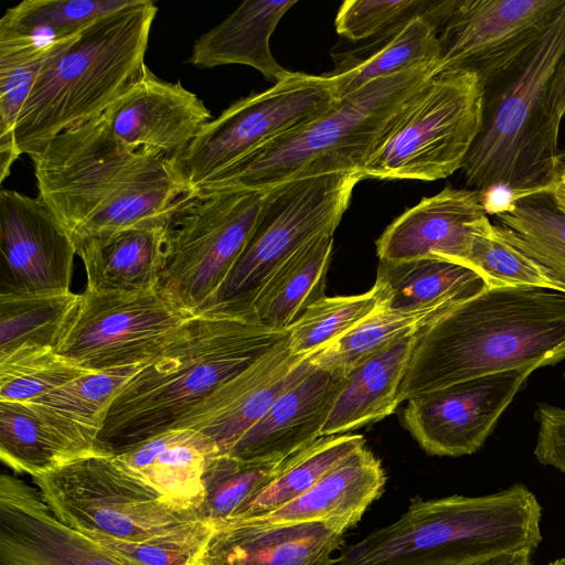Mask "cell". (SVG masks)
Wrapping results in <instances>:
<instances>
[{"label":"cell","mask_w":565,"mask_h":565,"mask_svg":"<svg viewBox=\"0 0 565 565\" xmlns=\"http://www.w3.org/2000/svg\"><path fill=\"white\" fill-rule=\"evenodd\" d=\"M30 158L38 195L76 255L128 228L170 223L198 194L177 160L150 148L120 146L99 116L58 135Z\"/></svg>","instance_id":"obj_1"},{"label":"cell","mask_w":565,"mask_h":565,"mask_svg":"<svg viewBox=\"0 0 565 565\" xmlns=\"http://www.w3.org/2000/svg\"><path fill=\"white\" fill-rule=\"evenodd\" d=\"M287 333L260 323L252 309L216 305L198 312L121 387L97 451L117 455L174 428Z\"/></svg>","instance_id":"obj_2"},{"label":"cell","mask_w":565,"mask_h":565,"mask_svg":"<svg viewBox=\"0 0 565 565\" xmlns=\"http://www.w3.org/2000/svg\"><path fill=\"white\" fill-rule=\"evenodd\" d=\"M565 360V292L488 288L418 333L397 399Z\"/></svg>","instance_id":"obj_3"},{"label":"cell","mask_w":565,"mask_h":565,"mask_svg":"<svg viewBox=\"0 0 565 565\" xmlns=\"http://www.w3.org/2000/svg\"><path fill=\"white\" fill-rule=\"evenodd\" d=\"M565 54V2L533 50L486 89L481 129L461 168L469 189L510 198L551 190L565 167L553 84Z\"/></svg>","instance_id":"obj_4"},{"label":"cell","mask_w":565,"mask_h":565,"mask_svg":"<svg viewBox=\"0 0 565 565\" xmlns=\"http://www.w3.org/2000/svg\"><path fill=\"white\" fill-rule=\"evenodd\" d=\"M542 507L524 484L499 492L412 499L392 524L348 546L342 565H471L522 550L543 536Z\"/></svg>","instance_id":"obj_5"},{"label":"cell","mask_w":565,"mask_h":565,"mask_svg":"<svg viewBox=\"0 0 565 565\" xmlns=\"http://www.w3.org/2000/svg\"><path fill=\"white\" fill-rule=\"evenodd\" d=\"M157 13L153 1L140 0L63 40L42 66L19 114L20 154L41 152L58 135L106 110L145 65Z\"/></svg>","instance_id":"obj_6"},{"label":"cell","mask_w":565,"mask_h":565,"mask_svg":"<svg viewBox=\"0 0 565 565\" xmlns=\"http://www.w3.org/2000/svg\"><path fill=\"white\" fill-rule=\"evenodd\" d=\"M438 72L440 62L426 63L374 79L198 190L225 186L267 190L294 179L361 173L399 113Z\"/></svg>","instance_id":"obj_7"},{"label":"cell","mask_w":565,"mask_h":565,"mask_svg":"<svg viewBox=\"0 0 565 565\" xmlns=\"http://www.w3.org/2000/svg\"><path fill=\"white\" fill-rule=\"evenodd\" d=\"M486 87L468 70L434 74L390 126L362 179L435 181L461 169L483 119Z\"/></svg>","instance_id":"obj_8"},{"label":"cell","mask_w":565,"mask_h":565,"mask_svg":"<svg viewBox=\"0 0 565 565\" xmlns=\"http://www.w3.org/2000/svg\"><path fill=\"white\" fill-rule=\"evenodd\" d=\"M32 480L55 518L86 536L139 542L205 521L168 502L105 452L75 459Z\"/></svg>","instance_id":"obj_9"},{"label":"cell","mask_w":565,"mask_h":565,"mask_svg":"<svg viewBox=\"0 0 565 565\" xmlns=\"http://www.w3.org/2000/svg\"><path fill=\"white\" fill-rule=\"evenodd\" d=\"M359 171L294 179L265 190L241 256L214 305L249 309L265 282L313 241L333 235L348 210Z\"/></svg>","instance_id":"obj_10"},{"label":"cell","mask_w":565,"mask_h":565,"mask_svg":"<svg viewBox=\"0 0 565 565\" xmlns=\"http://www.w3.org/2000/svg\"><path fill=\"white\" fill-rule=\"evenodd\" d=\"M265 190H198L172 217L162 285L194 312L213 307L216 294L245 248Z\"/></svg>","instance_id":"obj_11"},{"label":"cell","mask_w":565,"mask_h":565,"mask_svg":"<svg viewBox=\"0 0 565 565\" xmlns=\"http://www.w3.org/2000/svg\"><path fill=\"white\" fill-rule=\"evenodd\" d=\"M338 99L332 76L290 72L266 90L235 100L205 124L179 158L178 166L198 190L213 177L318 117Z\"/></svg>","instance_id":"obj_12"},{"label":"cell","mask_w":565,"mask_h":565,"mask_svg":"<svg viewBox=\"0 0 565 565\" xmlns=\"http://www.w3.org/2000/svg\"><path fill=\"white\" fill-rule=\"evenodd\" d=\"M198 312L163 285L146 292H81L54 349L93 372L149 362Z\"/></svg>","instance_id":"obj_13"},{"label":"cell","mask_w":565,"mask_h":565,"mask_svg":"<svg viewBox=\"0 0 565 565\" xmlns=\"http://www.w3.org/2000/svg\"><path fill=\"white\" fill-rule=\"evenodd\" d=\"M565 0H457L439 32L440 71L475 72L486 89L545 34Z\"/></svg>","instance_id":"obj_14"},{"label":"cell","mask_w":565,"mask_h":565,"mask_svg":"<svg viewBox=\"0 0 565 565\" xmlns=\"http://www.w3.org/2000/svg\"><path fill=\"white\" fill-rule=\"evenodd\" d=\"M535 370L491 373L414 396L406 401L404 426L428 455L475 454Z\"/></svg>","instance_id":"obj_15"},{"label":"cell","mask_w":565,"mask_h":565,"mask_svg":"<svg viewBox=\"0 0 565 565\" xmlns=\"http://www.w3.org/2000/svg\"><path fill=\"white\" fill-rule=\"evenodd\" d=\"M0 292L71 289L75 247L41 196L0 192Z\"/></svg>","instance_id":"obj_16"},{"label":"cell","mask_w":565,"mask_h":565,"mask_svg":"<svg viewBox=\"0 0 565 565\" xmlns=\"http://www.w3.org/2000/svg\"><path fill=\"white\" fill-rule=\"evenodd\" d=\"M99 118L120 146L150 148L177 161L213 119L196 94L180 81L159 78L146 64Z\"/></svg>","instance_id":"obj_17"},{"label":"cell","mask_w":565,"mask_h":565,"mask_svg":"<svg viewBox=\"0 0 565 565\" xmlns=\"http://www.w3.org/2000/svg\"><path fill=\"white\" fill-rule=\"evenodd\" d=\"M312 355L291 354L287 333L250 365L214 390L174 428L196 430L210 438L220 454H226L288 387L315 367Z\"/></svg>","instance_id":"obj_18"},{"label":"cell","mask_w":565,"mask_h":565,"mask_svg":"<svg viewBox=\"0 0 565 565\" xmlns=\"http://www.w3.org/2000/svg\"><path fill=\"white\" fill-rule=\"evenodd\" d=\"M0 565H132L55 518L38 489L0 477Z\"/></svg>","instance_id":"obj_19"},{"label":"cell","mask_w":565,"mask_h":565,"mask_svg":"<svg viewBox=\"0 0 565 565\" xmlns=\"http://www.w3.org/2000/svg\"><path fill=\"white\" fill-rule=\"evenodd\" d=\"M488 217L479 191L446 186L395 218L377 238L376 254L386 262L443 258L467 266L475 235Z\"/></svg>","instance_id":"obj_20"},{"label":"cell","mask_w":565,"mask_h":565,"mask_svg":"<svg viewBox=\"0 0 565 565\" xmlns=\"http://www.w3.org/2000/svg\"><path fill=\"white\" fill-rule=\"evenodd\" d=\"M344 533L324 522L265 524L250 519L214 525L204 565H332Z\"/></svg>","instance_id":"obj_21"},{"label":"cell","mask_w":565,"mask_h":565,"mask_svg":"<svg viewBox=\"0 0 565 565\" xmlns=\"http://www.w3.org/2000/svg\"><path fill=\"white\" fill-rule=\"evenodd\" d=\"M343 376L313 367L288 387L226 452L243 460H284L321 437Z\"/></svg>","instance_id":"obj_22"},{"label":"cell","mask_w":565,"mask_h":565,"mask_svg":"<svg viewBox=\"0 0 565 565\" xmlns=\"http://www.w3.org/2000/svg\"><path fill=\"white\" fill-rule=\"evenodd\" d=\"M218 454L217 446L203 434L173 428L113 456L168 502L201 516L205 476Z\"/></svg>","instance_id":"obj_23"},{"label":"cell","mask_w":565,"mask_h":565,"mask_svg":"<svg viewBox=\"0 0 565 565\" xmlns=\"http://www.w3.org/2000/svg\"><path fill=\"white\" fill-rule=\"evenodd\" d=\"M385 483L386 473L381 460L365 446L297 499L250 520L265 524L324 522L345 533L382 495Z\"/></svg>","instance_id":"obj_24"},{"label":"cell","mask_w":565,"mask_h":565,"mask_svg":"<svg viewBox=\"0 0 565 565\" xmlns=\"http://www.w3.org/2000/svg\"><path fill=\"white\" fill-rule=\"evenodd\" d=\"M145 364L89 373L24 404L75 460L97 451L111 402Z\"/></svg>","instance_id":"obj_25"},{"label":"cell","mask_w":565,"mask_h":565,"mask_svg":"<svg viewBox=\"0 0 565 565\" xmlns=\"http://www.w3.org/2000/svg\"><path fill=\"white\" fill-rule=\"evenodd\" d=\"M297 0H246L221 23L193 43L188 64L214 68L241 64L255 68L274 84L290 71L274 57L269 40L281 18Z\"/></svg>","instance_id":"obj_26"},{"label":"cell","mask_w":565,"mask_h":565,"mask_svg":"<svg viewBox=\"0 0 565 565\" xmlns=\"http://www.w3.org/2000/svg\"><path fill=\"white\" fill-rule=\"evenodd\" d=\"M418 333L374 353L343 376L321 436L348 434L395 412Z\"/></svg>","instance_id":"obj_27"},{"label":"cell","mask_w":565,"mask_h":565,"mask_svg":"<svg viewBox=\"0 0 565 565\" xmlns=\"http://www.w3.org/2000/svg\"><path fill=\"white\" fill-rule=\"evenodd\" d=\"M167 224L137 226L77 253L93 291L146 292L162 285Z\"/></svg>","instance_id":"obj_28"},{"label":"cell","mask_w":565,"mask_h":565,"mask_svg":"<svg viewBox=\"0 0 565 565\" xmlns=\"http://www.w3.org/2000/svg\"><path fill=\"white\" fill-rule=\"evenodd\" d=\"M376 280L384 287L386 308L403 311L455 308L489 288L475 269L443 258L380 260Z\"/></svg>","instance_id":"obj_29"},{"label":"cell","mask_w":565,"mask_h":565,"mask_svg":"<svg viewBox=\"0 0 565 565\" xmlns=\"http://www.w3.org/2000/svg\"><path fill=\"white\" fill-rule=\"evenodd\" d=\"M333 235L322 236L286 262L260 288L249 308L264 326L282 332L326 296Z\"/></svg>","instance_id":"obj_30"},{"label":"cell","mask_w":565,"mask_h":565,"mask_svg":"<svg viewBox=\"0 0 565 565\" xmlns=\"http://www.w3.org/2000/svg\"><path fill=\"white\" fill-rule=\"evenodd\" d=\"M493 216L497 234L539 264L565 290V212L550 190L510 198Z\"/></svg>","instance_id":"obj_31"},{"label":"cell","mask_w":565,"mask_h":565,"mask_svg":"<svg viewBox=\"0 0 565 565\" xmlns=\"http://www.w3.org/2000/svg\"><path fill=\"white\" fill-rule=\"evenodd\" d=\"M440 30L437 21L416 17L381 45L364 52L339 53L334 71L328 74L334 79L338 98L374 79L440 62Z\"/></svg>","instance_id":"obj_32"},{"label":"cell","mask_w":565,"mask_h":565,"mask_svg":"<svg viewBox=\"0 0 565 565\" xmlns=\"http://www.w3.org/2000/svg\"><path fill=\"white\" fill-rule=\"evenodd\" d=\"M64 39L45 40L0 28L1 183L9 177L13 163L21 156L15 141L19 114L42 66Z\"/></svg>","instance_id":"obj_33"},{"label":"cell","mask_w":565,"mask_h":565,"mask_svg":"<svg viewBox=\"0 0 565 565\" xmlns=\"http://www.w3.org/2000/svg\"><path fill=\"white\" fill-rule=\"evenodd\" d=\"M363 447L365 439L362 435L321 436L286 458L278 473L252 495L228 521L263 516L284 507L303 494L330 470Z\"/></svg>","instance_id":"obj_34"},{"label":"cell","mask_w":565,"mask_h":565,"mask_svg":"<svg viewBox=\"0 0 565 565\" xmlns=\"http://www.w3.org/2000/svg\"><path fill=\"white\" fill-rule=\"evenodd\" d=\"M81 300L67 291L0 292V358L21 348H53Z\"/></svg>","instance_id":"obj_35"},{"label":"cell","mask_w":565,"mask_h":565,"mask_svg":"<svg viewBox=\"0 0 565 565\" xmlns=\"http://www.w3.org/2000/svg\"><path fill=\"white\" fill-rule=\"evenodd\" d=\"M455 308L437 306L403 311L388 309L384 303L348 333L316 352L311 363L315 367L344 376L374 353L420 332Z\"/></svg>","instance_id":"obj_36"},{"label":"cell","mask_w":565,"mask_h":565,"mask_svg":"<svg viewBox=\"0 0 565 565\" xmlns=\"http://www.w3.org/2000/svg\"><path fill=\"white\" fill-rule=\"evenodd\" d=\"M457 0H347L340 6L334 25L338 34L359 43L353 52L381 45L416 17H428L441 29Z\"/></svg>","instance_id":"obj_37"},{"label":"cell","mask_w":565,"mask_h":565,"mask_svg":"<svg viewBox=\"0 0 565 565\" xmlns=\"http://www.w3.org/2000/svg\"><path fill=\"white\" fill-rule=\"evenodd\" d=\"M0 458L31 478L74 460L33 411L17 402H0Z\"/></svg>","instance_id":"obj_38"},{"label":"cell","mask_w":565,"mask_h":565,"mask_svg":"<svg viewBox=\"0 0 565 565\" xmlns=\"http://www.w3.org/2000/svg\"><path fill=\"white\" fill-rule=\"evenodd\" d=\"M386 302L385 290L373 287L353 296H324L288 330L291 354L309 355L348 333Z\"/></svg>","instance_id":"obj_39"},{"label":"cell","mask_w":565,"mask_h":565,"mask_svg":"<svg viewBox=\"0 0 565 565\" xmlns=\"http://www.w3.org/2000/svg\"><path fill=\"white\" fill-rule=\"evenodd\" d=\"M140 0H24L8 8L0 28L45 40L77 34L95 20Z\"/></svg>","instance_id":"obj_40"},{"label":"cell","mask_w":565,"mask_h":565,"mask_svg":"<svg viewBox=\"0 0 565 565\" xmlns=\"http://www.w3.org/2000/svg\"><path fill=\"white\" fill-rule=\"evenodd\" d=\"M89 373L53 348H21L0 358V402L29 403Z\"/></svg>","instance_id":"obj_41"},{"label":"cell","mask_w":565,"mask_h":565,"mask_svg":"<svg viewBox=\"0 0 565 565\" xmlns=\"http://www.w3.org/2000/svg\"><path fill=\"white\" fill-rule=\"evenodd\" d=\"M285 460V459H284ZM284 460H243L218 454L205 476L203 520L213 526L233 518L236 511L280 470Z\"/></svg>","instance_id":"obj_42"},{"label":"cell","mask_w":565,"mask_h":565,"mask_svg":"<svg viewBox=\"0 0 565 565\" xmlns=\"http://www.w3.org/2000/svg\"><path fill=\"white\" fill-rule=\"evenodd\" d=\"M467 266L478 271L489 288L534 287L565 292L539 264L502 239L490 217L475 235Z\"/></svg>","instance_id":"obj_43"},{"label":"cell","mask_w":565,"mask_h":565,"mask_svg":"<svg viewBox=\"0 0 565 565\" xmlns=\"http://www.w3.org/2000/svg\"><path fill=\"white\" fill-rule=\"evenodd\" d=\"M534 418L539 425L534 448L537 461L565 475V409L539 403Z\"/></svg>","instance_id":"obj_44"},{"label":"cell","mask_w":565,"mask_h":565,"mask_svg":"<svg viewBox=\"0 0 565 565\" xmlns=\"http://www.w3.org/2000/svg\"><path fill=\"white\" fill-rule=\"evenodd\" d=\"M533 551L522 550L510 554L488 558L471 565H531Z\"/></svg>","instance_id":"obj_45"},{"label":"cell","mask_w":565,"mask_h":565,"mask_svg":"<svg viewBox=\"0 0 565 565\" xmlns=\"http://www.w3.org/2000/svg\"><path fill=\"white\" fill-rule=\"evenodd\" d=\"M553 92L557 110L563 118L565 116V54L554 77Z\"/></svg>","instance_id":"obj_46"},{"label":"cell","mask_w":565,"mask_h":565,"mask_svg":"<svg viewBox=\"0 0 565 565\" xmlns=\"http://www.w3.org/2000/svg\"><path fill=\"white\" fill-rule=\"evenodd\" d=\"M550 192L556 206L565 212V167L561 171Z\"/></svg>","instance_id":"obj_47"},{"label":"cell","mask_w":565,"mask_h":565,"mask_svg":"<svg viewBox=\"0 0 565 565\" xmlns=\"http://www.w3.org/2000/svg\"><path fill=\"white\" fill-rule=\"evenodd\" d=\"M547 565H565V556L555 558L554 561L550 562Z\"/></svg>","instance_id":"obj_48"},{"label":"cell","mask_w":565,"mask_h":565,"mask_svg":"<svg viewBox=\"0 0 565 565\" xmlns=\"http://www.w3.org/2000/svg\"><path fill=\"white\" fill-rule=\"evenodd\" d=\"M332 565H342V564H341V563H339V562L335 559V562H334Z\"/></svg>","instance_id":"obj_49"},{"label":"cell","mask_w":565,"mask_h":565,"mask_svg":"<svg viewBox=\"0 0 565 565\" xmlns=\"http://www.w3.org/2000/svg\"><path fill=\"white\" fill-rule=\"evenodd\" d=\"M563 377H564V380H565V371H564V373H563Z\"/></svg>","instance_id":"obj_50"}]
</instances>
